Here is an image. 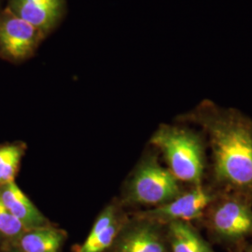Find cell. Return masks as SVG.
Wrapping results in <instances>:
<instances>
[{"label":"cell","instance_id":"1","mask_svg":"<svg viewBox=\"0 0 252 252\" xmlns=\"http://www.w3.org/2000/svg\"><path fill=\"white\" fill-rule=\"evenodd\" d=\"M176 120L197 126L205 135L210 151L207 183L252 200V118L206 99Z\"/></svg>","mask_w":252,"mask_h":252},{"label":"cell","instance_id":"2","mask_svg":"<svg viewBox=\"0 0 252 252\" xmlns=\"http://www.w3.org/2000/svg\"><path fill=\"white\" fill-rule=\"evenodd\" d=\"M150 145L163 158L172 175L186 187L207 182V145L201 130L189 125L162 124L153 133Z\"/></svg>","mask_w":252,"mask_h":252},{"label":"cell","instance_id":"3","mask_svg":"<svg viewBox=\"0 0 252 252\" xmlns=\"http://www.w3.org/2000/svg\"><path fill=\"white\" fill-rule=\"evenodd\" d=\"M208 241L228 252H244L252 239V200L241 194L218 191L199 224Z\"/></svg>","mask_w":252,"mask_h":252},{"label":"cell","instance_id":"4","mask_svg":"<svg viewBox=\"0 0 252 252\" xmlns=\"http://www.w3.org/2000/svg\"><path fill=\"white\" fill-rule=\"evenodd\" d=\"M186 188L162 165L160 154L152 147L130 174L119 200L125 207L151 209L167 204Z\"/></svg>","mask_w":252,"mask_h":252},{"label":"cell","instance_id":"5","mask_svg":"<svg viewBox=\"0 0 252 252\" xmlns=\"http://www.w3.org/2000/svg\"><path fill=\"white\" fill-rule=\"evenodd\" d=\"M46 36L40 30L16 16L9 9H0V59L13 64L31 59Z\"/></svg>","mask_w":252,"mask_h":252},{"label":"cell","instance_id":"6","mask_svg":"<svg viewBox=\"0 0 252 252\" xmlns=\"http://www.w3.org/2000/svg\"><path fill=\"white\" fill-rule=\"evenodd\" d=\"M218 191L206 182L198 186L187 187L178 197L167 204L135 212L164 225L174 221H184L199 228L207 207L216 197Z\"/></svg>","mask_w":252,"mask_h":252},{"label":"cell","instance_id":"7","mask_svg":"<svg viewBox=\"0 0 252 252\" xmlns=\"http://www.w3.org/2000/svg\"><path fill=\"white\" fill-rule=\"evenodd\" d=\"M106 252H170L166 225L129 213L114 243Z\"/></svg>","mask_w":252,"mask_h":252},{"label":"cell","instance_id":"8","mask_svg":"<svg viewBox=\"0 0 252 252\" xmlns=\"http://www.w3.org/2000/svg\"><path fill=\"white\" fill-rule=\"evenodd\" d=\"M6 8L40 30L46 37L60 27L67 13V0H6Z\"/></svg>","mask_w":252,"mask_h":252},{"label":"cell","instance_id":"9","mask_svg":"<svg viewBox=\"0 0 252 252\" xmlns=\"http://www.w3.org/2000/svg\"><path fill=\"white\" fill-rule=\"evenodd\" d=\"M117 199L107 205L96 217L86 239L73 248V252H106L114 243L129 213Z\"/></svg>","mask_w":252,"mask_h":252},{"label":"cell","instance_id":"10","mask_svg":"<svg viewBox=\"0 0 252 252\" xmlns=\"http://www.w3.org/2000/svg\"><path fill=\"white\" fill-rule=\"evenodd\" d=\"M0 200L26 229L53 225L54 223L28 198L14 182L0 186Z\"/></svg>","mask_w":252,"mask_h":252},{"label":"cell","instance_id":"11","mask_svg":"<svg viewBox=\"0 0 252 252\" xmlns=\"http://www.w3.org/2000/svg\"><path fill=\"white\" fill-rule=\"evenodd\" d=\"M66 239V232L53 224L27 229L13 246L21 252H62Z\"/></svg>","mask_w":252,"mask_h":252},{"label":"cell","instance_id":"12","mask_svg":"<svg viewBox=\"0 0 252 252\" xmlns=\"http://www.w3.org/2000/svg\"><path fill=\"white\" fill-rule=\"evenodd\" d=\"M170 252H216L198 227L184 221L166 224Z\"/></svg>","mask_w":252,"mask_h":252},{"label":"cell","instance_id":"13","mask_svg":"<svg viewBox=\"0 0 252 252\" xmlns=\"http://www.w3.org/2000/svg\"><path fill=\"white\" fill-rule=\"evenodd\" d=\"M27 149L21 141L0 144V186L15 181Z\"/></svg>","mask_w":252,"mask_h":252},{"label":"cell","instance_id":"14","mask_svg":"<svg viewBox=\"0 0 252 252\" xmlns=\"http://www.w3.org/2000/svg\"><path fill=\"white\" fill-rule=\"evenodd\" d=\"M26 230L0 200V249L13 245Z\"/></svg>","mask_w":252,"mask_h":252},{"label":"cell","instance_id":"15","mask_svg":"<svg viewBox=\"0 0 252 252\" xmlns=\"http://www.w3.org/2000/svg\"><path fill=\"white\" fill-rule=\"evenodd\" d=\"M0 252H21L19 251L18 249H16L13 245H10L8 247H5V248H2L0 249Z\"/></svg>","mask_w":252,"mask_h":252},{"label":"cell","instance_id":"16","mask_svg":"<svg viewBox=\"0 0 252 252\" xmlns=\"http://www.w3.org/2000/svg\"><path fill=\"white\" fill-rule=\"evenodd\" d=\"M244 252H252V243H250L245 249Z\"/></svg>","mask_w":252,"mask_h":252},{"label":"cell","instance_id":"17","mask_svg":"<svg viewBox=\"0 0 252 252\" xmlns=\"http://www.w3.org/2000/svg\"><path fill=\"white\" fill-rule=\"evenodd\" d=\"M3 1H4V0H0V9H1V8H2V7H1V6H2V2H3Z\"/></svg>","mask_w":252,"mask_h":252}]
</instances>
